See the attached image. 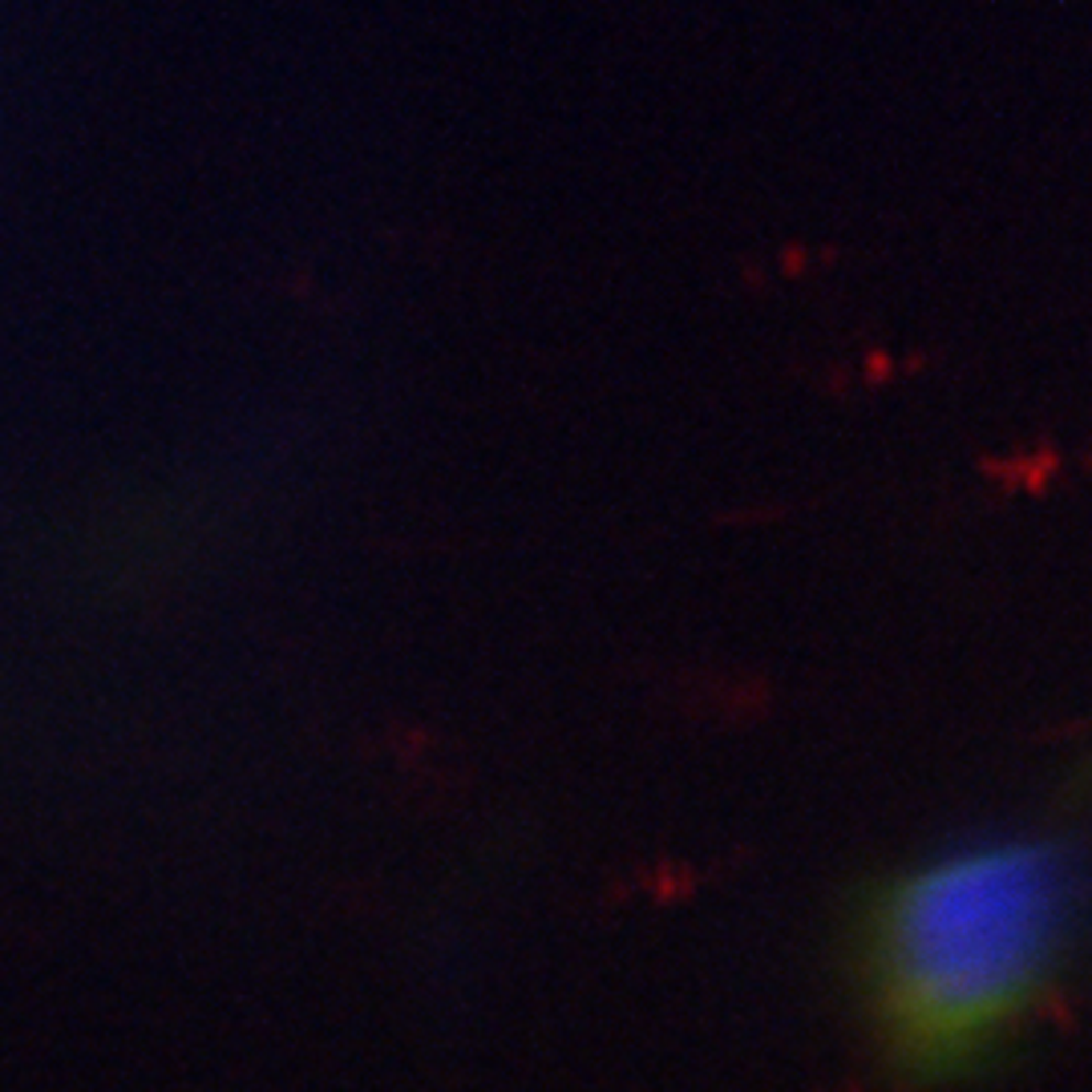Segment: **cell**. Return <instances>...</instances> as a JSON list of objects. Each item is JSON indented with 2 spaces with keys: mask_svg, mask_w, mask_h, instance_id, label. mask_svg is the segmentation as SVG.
Returning <instances> with one entry per match:
<instances>
[{
  "mask_svg": "<svg viewBox=\"0 0 1092 1092\" xmlns=\"http://www.w3.org/2000/svg\"><path fill=\"white\" fill-rule=\"evenodd\" d=\"M1064 882L1044 845L968 850L882 882L858 919V983L910 1084L971 1072L1044 995Z\"/></svg>",
  "mask_w": 1092,
  "mask_h": 1092,
  "instance_id": "6da1fadb",
  "label": "cell"
}]
</instances>
